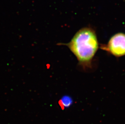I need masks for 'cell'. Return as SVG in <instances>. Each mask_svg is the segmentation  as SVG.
<instances>
[{"label":"cell","mask_w":125,"mask_h":124,"mask_svg":"<svg viewBox=\"0 0 125 124\" xmlns=\"http://www.w3.org/2000/svg\"><path fill=\"white\" fill-rule=\"evenodd\" d=\"M73 53L81 65L90 67L98 48V43L94 30L84 27L74 35L70 42L64 44Z\"/></svg>","instance_id":"1"},{"label":"cell","mask_w":125,"mask_h":124,"mask_svg":"<svg viewBox=\"0 0 125 124\" xmlns=\"http://www.w3.org/2000/svg\"><path fill=\"white\" fill-rule=\"evenodd\" d=\"M102 49L116 57L125 55V34L117 33L110 38L107 44L102 46Z\"/></svg>","instance_id":"2"},{"label":"cell","mask_w":125,"mask_h":124,"mask_svg":"<svg viewBox=\"0 0 125 124\" xmlns=\"http://www.w3.org/2000/svg\"><path fill=\"white\" fill-rule=\"evenodd\" d=\"M73 103V100L69 96H64L60 101V104L62 107L64 108L69 107Z\"/></svg>","instance_id":"3"}]
</instances>
